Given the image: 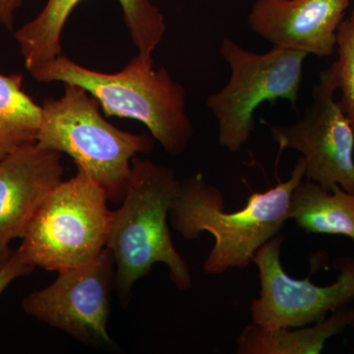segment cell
<instances>
[{
    "label": "cell",
    "instance_id": "2",
    "mask_svg": "<svg viewBox=\"0 0 354 354\" xmlns=\"http://www.w3.org/2000/svg\"><path fill=\"white\" fill-rule=\"evenodd\" d=\"M181 181L171 167L134 157L131 176L120 207L113 212L106 248L115 262V292L127 308L132 290L158 263L167 265L179 290L192 286L189 267L172 241L169 212Z\"/></svg>",
    "mask_w": 354,
    "mask_h": 354
},
{
    "label": "cell",
    "instance_id": "8",
    "mask_svg": "<svg viewBox=\"0 0 354 354\" xmlns=\"http://www.w3.org/2000/svg\"><path fill=\"white\" fill-rule=\"evenodd\" d=\"M285 237L277 235L253 257L260 279V295L250 304L252 324L274 330L299 328L325 320L329 312L348 306L354 299V258L335 262L339 276L329 286H317L309 278L288 274L281 262Z\"/></svg>",
    "mask_w": 354,
    "mask_h": 354
},
{
    "label": "cell",
    "instance_id": "6",
    "mask_svg": "<svg viewBox=\"0 0 354 354\" xmlns=\"http://www.w3.org/2000/svg\"><path fill=\"white\" fill-rule=\"evenodd\" d=\"M220 53L230 65V78L221 91L209 95L207 106L218 122L221 146L237 153L252 136L254 114L263 102L274 106L279 100H286L297 106L308 55L277 46L256 53L228 38L221 41Z\"/></svg>",
    "mask_w": 354,
    "mask_h": 354
},
{
    "label": "cell",
    "instance_id": "13",
    "mask_svg": "<svg viewBox=\"0 0 354 354\" xmlns=\"http://www.w3.org/2000/svg\"><path fill=\"white\" fill-rule=\"evenodd\" d=\"M354 322V308L344 306L312 327L269 330L251 324L236 339L239 354H319L330 337Z\"/></svg>",
    "mask_w": 354,
    "mask_h": 354
},
{
    "label": "cell",
    "instance_id": "10",
    "mask_svg": "<svg viewBox=\"0 0 354 354\" xmlns=\"http://www.w3.org/2000/svg\"><path fill=\"white\" fill-rule=\"evenodd\" d=\"M62 155L38 144L0 160V270L13 257L11 242L24 237L37 212L62 180Z\"/></svg>",
    "mask_w": 354,
    "mask_h": 354
},
{
    "label": "cell",
    "instance_id": "20",
    "mask_svg": "<svg viewBox=\"0 0 354 354\" xmlns=\"http://www.w3.org/2000/svg\"><path fill=\"white\" fill-rule=\"evenodd\" d=\"M351 327H353V328H354V322H353V326H351Z\"/></svg>",
    "mask_w": 354,
    "mask_h": 354
},
{
    "label": "cell",
    "instance_id": "16",
    "mask_svg": "<svg viewBox=\"0 0 354 354\" xmlns=\"http://www.w3.org/2000/svg\"><path fill=\"white\" fill-rule=\"evenodd\" d=\"M337 59L330 68L334 74L337 90H341L339 106L354 131V26L344 20L337 29Z\"/></svg>",
    "mask_w": 354,
    "mask_h": 354
},
{
    "label": "cell",
    "instance_id": "5",
    "mask_svg": "<svg viewBox=\"0 0 354 354\" xmlns=\"http://www.w3.org/2000/svg\"><path fill=\"white\" fill-rule=\"evenodd\" d=\"M108 195L87 172L62 180L48 193L17 249L32 267L60 272L97 258L108 242L113 211Z\"/></svg>",
    "mask_w": 354,
    "mask_h": 354
},
{
    "label": "cell",
    "instance_id": "19",
    "mask_svg": "<svg viewBox=\"0 0 354 354\" xmlns=\"http://www.w3.org/2000/svg\"><path fill=\"white\" fill-rule=\"evenodd\" d=\"M351 22L353 23V25L354 26V9L353 11V13H351Z\"/></svg>",
    "mask_w": 354,
    "mask_h": 354
},
{
    "label": "cell",
    "instance_id": "15",
    "mask_svg": "<svg viewBox=\"0 0 354 354\" xmlns=\"http://www.w3.org/2000/svg\"><path fill=\"white\" fill-rule=\"evenodd\" d=\"M21 74L0 73V160L21 147L36 144L43 108L26 94Z\"/></svg>",
    "mask_w": 354,
    "mask_h": 354
},
{
    "label": "cell",
    "instance_id": "14",
    "mask_svg": "<svg viewBox=\"0 0 354 354\" xmlns=\"http://www.w3.org/2000/svg\"><path fill=\"white\" fill-rule=\"evenodd\" d=\"M290 220L307 234L344 235L354 242V194L339 185L326 190L302 180L291 197Z\"/></svg>",
    "mask_w": 354,
    "mask_h": 354
},
{
    "label": "cell",
    "instance_id": "1",
    "mask_svg": "<svg viewBox=\"0 0 354 354\" xmlns=\"http://www.w3.org/2000/svg\"><path fill=\"white\" fill-rule=\"evenodd\" d=\"M304 177L301 156L288 179L264 192L251 193L245 206L227 212L221 191L198 172L181 181L169 223L186 241H195L205 232L213 235L215 242L203 263L207 274L246 269L261 247L279 235L290 220L293 191Z\"/></svg>",
    "mask_w": 354,
    "mask_h": 354
},
{
    "label": "cell",
    "instance_id": "9",
    "mask_svg": "<svg viewBox=\"0 0 354 354\" xmlns=\"http://www.w3.org/2000/svg\"><path fill=\"white\" fill-rule=\"evenodd\" d=\"M337 90L330 67L320 74L313 100L292 124L271 127L279 152L302 153L305 177L330 190L334 185L354 194V131L334 95Z\"/></svg>",
    "mask_w": 354,
    "mask_h": 354
},
{
    "label": "cell",
    "instance_id": "11",
    "mask_svg": "<svg viewBox=\"0 0 354 354\" xmlns=\"http://www.w3.org/2000/svg\"><path fill=\"white\" fill-rule=\"evenodd\" d=\"M349 0H257L248 25L277 48L329 57Z\"/></svg>",
    "mask_w": 354,
    "mask_h": 354
},
{
    "label": "cell",
    "instance_id": "7",
    "mask_svg": "<svg viewBox=\"0 0 354 354\" xmlns=\"http://www.w3.org/2000/svg\"><path fill=\"white\" fill-rule=\"evenodd\" d=\"M57 272L51 285L23 298V311L83 344L116 348L108 330L115 290L111 251L106 247L87 264Z\"/></svg>",
    "mask_w": 354,
    "mask_h": 354
},
{
    "label": "cell",
    "instance_id": "3",
    "mask_svg": "<svg viewBox=\"0 0 354 354\" xmlns=\"http://www.w3.org/2000/svg\"><path fill=\"white\" fill-rule=\"evenodd\" d=\"M30 73L39 82L79 86L94 97L106 116L131 118L144 123L151 135L171 156L189 146L192 123L186 111L185 90L162 67L137 55L122 71L102 73L59 55Z\"/></svg>",
    "mask_w": 354,
    "mask_h": 354
},
{
    "label": "cell",
    "instance_id": "18",
    "mask_svg": "<svg viewBox=\"0 0 354 354\" xmlns=\"http://www.w3.org/2000/svg\"><path fill=\"white\" fill-rule=\"evenodd\" d=\"M23 4V0H0V23L8 30H12L15 13Z\"/></svg>",
    "mask_w": 354,
    "mask_h": 354
},
{
    "label": "cell",
    "instance_id": "4",
    "mask_svg": "<svg viewBox=\"0 0 354 354\" xmlns=\"http://www.w3.org/2000/svg\"><path fill=\"white\" fill-rule=\"evenodd\" d=\"M64 88V97L44 102L37 144L67 153L106 191L109 202H122L133 158L152 153L155 138L118 129L102 118L100 102L87 91L72 84Z\"/></svg>",
    "mask_w": 354,
    "mask_h": 354
},
{
    "label": "cell",
    "instance_id": "12",
    "mask_svg": "<svg viewBox=\"0 0 354 354\" xmlns=\"http://www.w3.org/2000/svg\"><path fill=\"white\" fill-rule=\"evenodd\" d=\"M81 1L83 0H48L35 19L14 32L29 72L62 55V30ZM118 1L133 44L138 48L139 57L145 62H153V51L165 36L164 15L151 0Z\"/></svg>",
    "mask_w": 354,
    "mask_h": 354
},
{
    "label": "cell",
    "instance_id": "17",
    "mask_svg": "<svg viewBox=\"0 0 354 354\" xmlns=\"http://www.w3.org/2000/svg\"><path fill=\"white\" fill-rule=\"evenodd\" d=\"M34 270V267L26 264L20 259L17 251L15 250L13 257L7 263L3 269L0 270V295L16 279L29 276Z\"/></svg>",
    "mask_w": 354,
    "mask_h": 354
}]
</instances>
